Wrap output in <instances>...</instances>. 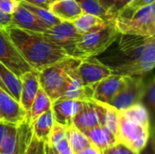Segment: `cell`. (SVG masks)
I'll list each match as a JSON object with an SVG mask.
<instances>
[{"instance_id": "6da1fadb", "label": "cell", "mask_w": 155, "mask_h": 154, "mask_svg": "<svg viewBox=\"0 0 155 154\" xmlns=\"http://www.w3.org/2000/svg\"><path fill=\"white\" fill-rule=\"evenodd\" d=\"M115 53L109 59L113 74L121 76H145L155 65V36L120 34Z\"/></svg>"}, {"instance_id": "7a4b0ae2", "label": "cell", "mask_w": 155, "mask_h": 154, "mask_svg": "<svg viewBox=\"0 0 155 154\" xmlns=\"http://www.w3.org/2000/svg\"><path fill=\"white\" fill-rule=\"evenodd\" d=\"M25 62L35 72L61 61L69 55L41 34L27 32L10 25L4 30Z\"/></svg>"}, {"instance_id": "3957f363", "label": "cell", "mask_w": 155, "mask_h": 154, "mask_svg": "<svg viewBox=\"0 0 155 154\" xmlns=\"http://www.w3.org/2000/svg\"><path fill=\"white\" fill-rule=\"evenodd\" d=\"M81 61L78 58L69 56L38 72L40 88L45 91L52 103L64 95L71 76Z\"/></svg>"}, {"instance_id": "277c9868", "label": "cell", "mask_w": 155, "mask_h": 154, "mask_svg": "<svg viewBox=\"0 0 155 154\" xmlns=\"http://www.w3.org/2000/svg\"><path fill=\"white\" fill-rule=\"evenodd\" d=\"M119 35L114 23L109 22L97 31L83 34L75 46L74 57L80 60L95 58L115 43Z\"/></svg>"}, {"instance_id": "5b68a950", "label": "cell", "mask_w": 155, "mask_h": 154, "mask_svg": "<svg viewBox=\"0 0 155 154\" xmlns=\"http://www.w3.org/2000/svg\"><path fill=\"white\" fill-rule=\"evenodd\" d=\"M120 34L145 38L155 36V6L151 4L136 11L129 17L116 16L114 21Z\"/></svg>"}, {"instance_id": "8992f818", "label": "cell", "mask_w": 155, "mask_h": 154, "mask_svg": "<svg viewBox=\"0 0 155 154\" xmlns=\"http://www.w3.org/2000/svg\"><path fill=\"white\" fill-rule=\"evenodd\" d=\"M117 118V130L115 134L117 143L124 144L139 153L146 146L151 135L153 133V131L129 118L122 111H118Z\"/></svg>"}, {"instance_id": "52a82bcc", "label": "cell", "mask_w": 155, "mask_h": 154, "mask_svg": "<svg viewBox=\"0 0 155 154\" xmlns=\"http://www.w3.org/2000/svg\"><path fill=\"white\" fill-rule=\"evenodd\" d=\"M145 76H124L122 87L110 102V105L121 111L142 103L145 90Z\"/></svg>"}, {"instance_id": "ba28073f", "label": "cell", "mask_w": 155, "mask_h": 154, "mask_svg": "<svg viewBox=\"0 0 155 154\" xmlns=\"http://www.w3.org/2000/svg\"><path fill=\"white\" fill-rule=\"evenodd\" d=\"M41 35L62 48L69 56L74 57L75 46L83 34L76 31L72 23L61 22L50 27L46 32L41 34Z\"/></svg>"}, {"instance_id": "9c48e42d", "label": "cell", "mask_w": 155, "mask_h": 154, "mask_svg": "<svg viewBox=\"0 0 155 154\" xmlns=\"http://www.w3.org/2000/svg\"><path fill=\"white\" fill-rule=\"evenodd\" d=\"M0 63L18 78L27 72L34 71L2 29H0Z\"/></svg>"}, {"instance_id": "30bf717a", "label": "cell", "mask_w": 155, "mask_h": 154, "mask_svg": "<svg viewBox=\"0 0 155 154\" xmlns=\"http://www.w3.org/2000/svg\"><path fill=\"white\" fill-rule=\"evenodd\" d=\"M76 73L85 86L94 88L103 79L113 74L112 69L96 57L82 60Z\"/></svg>"}, {"instance_id": "8fae6325", "label": "cell", "mask_w": 155, "mask_h": 154, "mask_svg": "<svg viewBox=\"0 0 155 154\" xmlns=\"http://www.w3.org/2000/svg\"><path fill=\"white\" fill-rule=\"evenodd\" d=\"M0 114L8 124L20 125L26 119L27 113L10 94L0 88Z\"/></svg>"}, {"instance_id": "7c38bea8", "label": "cell", "mask_w": 155, "mask_h": 154, "mask_svg": "<svg viewBox=\"0 0 155 154\" xmlns=\"http://www.w3.org/2000/svg\"><path fill=\"white\" fill-rule=\"evenodd\" d=\"M84 101L78 100H57L52 103V113L54 122L67 128L73 124V119L81 110Z\"/></svg>"}, {"instance_id": "4fadbf2b", "label": "cell", "mask_w": 155, "mask_h": 154, "mask_svg": "<svg viewBox=\"0 0 155 154\" xmlns=\"http://www.w3.org/2000/svg\"><path fill=\"white\" fill-rule=\"evenodd\" d=\"M11 25L27 32L37 34H43L50 28L20 4L18 8L12 15Z\"/></svg>"}, {"instance_id": "5bb4252c", "label": "cell", "mask_w": 155, "mask_h": 154, "mask_svg": "<svg viewBox=\"0 0 155 154\" xmlns=\"http://www.w3.org/2000/svg\"><path fill=\"white\" fill-rule=\"evenodd\" d=\"M73 124L82 133L100 125L98 106L95 101H84L81 110L73 119Z\"/></svg>"}, {"instance_id": "9a60e30c", "label": "cell", "mask_w": 155, "mask_h": 154, "mask_svg": "<svg viewBox=\"0 0 155 154\" xmlns=\"http://www.w3.org/2000/svg\"><path fill=\"white\" fill-rule=\"evenodd\" d=\"M124 82V76L118 74H111L103 79L96 85L93 93L92 100L100 103H110V102L116 95Z\"/></svg>"}, {"instance_id": "2e32d148", "label": "cell", "mask_w": 155, "mask_h": 154, "mask_svg": "<svg viewBox=\"0 0 155 154\" xmlns=\"http://www.w3.org/2000/svg\"><path fill=\"white\" fill-rule=\"evenodd\" d=\"M20 81L22 88L19 103L23 107V109L28 113L35 100V97L37 93V91L40 88L38 72H27L20 77Z\"/></svg>"}, {"instance_id": "e0dca14e", "label": "cell", "mask_w": 155, "mask_h": 154, "mask_svg": "<svg viewBox=\"0 0 155 154\" xmlns=\"http://www.w3.org/2000/svg\"><path fill=\"white\" fill-rule=\"evenodd\" d=\"M48 10L60 21L69 23L84 14L75 0H56L50 5Z\"/></svg>"}, {"instance_id": "ac0fdd59", "label": "cell", "mask_w": 155, "mask_h": 154, "mask_svg": "<svg viewBox=\"0 0 155 154\" xmlns=\"http://www.w3.org/2000/svg\"><path fill=\"white\" fill-rule=\"evenodd\" d=\"M94 87L85 86L80 77L78 76L76 70L73 73L69 84L64 93V95L58 100H78V101H88L93 97L94 92Z\"/></svg>"}, {"instance_id": "d6986e66", "label": "cell", "mask_w": 155, "mask_h": 154, "mask_svg": "<svg viewBox=\"0 0 155 154\" xmlns=\"http://www.w3.org/2000/svg\"><path fill=\"white\" fill-rule=\"evenodd\" d=\"M92 144L96 146L102 152L117 144L116 136L106 128L99 125L93 129L83 132Z\"/></svg>"}, {"instance_id": "ffe728a7", "label": "cell", "mask_w": 155, "mask_h": 154, "mask_svg": "<svg viewBox=\"0 0 155 154\" xmlns=\"http://www.w3.org/2000/svg\"><path fill=\"white\" fill-rule=\"evenodd\" d=\"M54 119L52 113V110L44 113L41 114L32 124L33 136L35 137L38 141L46 143L48 140V136L54 125Z\"/></svg>"}, {"instance_id": "44dd1931", "label": "cell", "mask_w": 155, "mask_h": 154, "mask_svg": "<svg viewBox=\"0 0 155 154\" xmlns=\"http://www.w3.org/2000/svg\"><path fill=\"white\" fill-rule=\"evenodd\" d=\"M98 106L99 112V119H100V125L109 130L114 135L116 134L117 130V114L118 110L114 107L110 105L109 103H100L95 101Z\"/></svg>"}, {"instance_id": "7402d4cb", "label": "cell", "mask_w": 155, "mask_h": 154, "mask_svg": "<svg viewBox=\"0 0 155 154\" xmlns=\"http://www.w3.org/2000/svg\"><path fill=\"white\" fill-rule=\"evenodd\" d=\"M72 24L79 34H85L103 28L107 24V22H104V20H102L101 18L95 15H89V14H83L77 19H75Z\"/></svg>"}, {"instance_id": "603a6c76", "label": "cell", "mask_w": 155, "mask_h": 154, "mask_svg": "<svg viewBox=\"0 0 155 154\" xmlns=\"http://www.w3.org/2000/svg\"><path fill=\"white\" fill-rule=\"evenodd\" d=\"M52 107V102L48 95L45 93L42 88H39L35 97L33 104L29 113H27L26 120L32 124L41 114L49 111Z\"/></svg>"}, {"instance_id": "cb8c5ba5", "label": "cell", "mask_w": 155, "mask_h": 154, "mask_svg": "<svg viewBox=\"0 0 155 154\" xmlns=\"http://www.w3.org/2000/svg\"><path fill=\"white\" fill-rule=\"evenodd\" d=\"M0 77L5 85L9 94L17 102L20 100V94H21V81L20 78L15 76L10 70H8L6 67H5L0 63Z\"/></svg>"}, {"instance_id": "d4e9b609", "label": "cell", "mask_w": 155, "mask_h": 154, "mask_svg": "<svg viewBox=\"0 0 155 154\" xmlns=\"http://www.w3.org/2000/svg\"><path fill=\"white\" fill-rule=\"evenodd\" d=\"M65 137L71 149L74 152V154L89 147L92 144L91 142L86 138V136L74 124H71L66 128Z\"/></svg>"}, {"instance_id": "484cf974", "label": "cell", "mask_w": 155, "mask_h": 154, "mask_svg": "<svg viewBox=\"0 0 155 154\" xmlns=\"http://www.w3.org/2000/svg\"><path fill=\"white\" fill-rule=\"evenodd\" d=\"M126 116L129 118L136 121L145 128L153 131V123H152V118L148 112V110L145 108V106L143 103H138L135 105H133L127 109L121 110Z\"/></svg>"}, {"instance_id": "4316f807", "label": "cell", "mask_w": 155, "mask_h": 154, "mask_svg": "<svg viewBox=\"0 0 155 154\" xmlns=\"http://www.w3.org/2000/svg\"><path fill=\"white\" fill-rule=\"evenodd\" d=\"M19 4L23 7L26 8L28 11H30L33 15H35L39 20H41L43 23L47 25L49 27L54 26V25H58V24H60L62 22L58 18H56L53 14H51V12L48 9L38 7V6L30 5L28 3H25L24 1H20Z\"/></svg>"}, {"instance_id": "83f0119b", "label": "cell", "mask_w": 155, "mask_h": 154, "mask_svg": "<svg viewBox=\"0 0 155 154\" xmlns=\"http://www.w3.org/2000/svg\"><path fill=\"white\" fill-rule=\"evenodd\" d=\"M81 7L84 14L95 15L104 22H113L110 20L107 12L100 5L98 0H75Z\"/></svg>"}, {"instance_id": "f1b7e54d", "label": "cell", "mask_w": 155, "mask_h": 154, "mask_svg": "<svg viewBox=\"0 0 155 154\" xmlns=\"http://www.w3.org/2000/svg\"><path fill=\"white\" fill-rule=\"evenodd\" d=\"M142 103L148 110L151 118L153 119L155 109V80L153 75L145 81V90Z\"/></svg>"}, {"instance_id": "f546056e", "label": "cell", "mask_w": 155, "mask_h": 154, "mask_svg": "<svg viewBox=\"0 0 155 154\" xmlns=\"http://www.w3.org/2000/svg\"><path fill=\"white\" fill-rule=\"evenodd\" d=\"M17 126L10 124L5 139L0 145V154H13L16 143Z\"/></svg>"}, {"instance_id": "4dcf8cb0", "label": "cell", "mask_w": 155, "mask_h": 154, "mask_svg": "<svg viewBox=\"0 0 155 154\" xmlns=\"http://www.w3.org/2000/svg\"><path fill=\"white\" fill-rule=\"evenodd\" d=\"M154 1L155 0H133L129 5H127L124 9L119 12L117 16L129 17L141 8H143L151 4H154Z\"/></svg>"}, {"instance_id": "1f68e13d", "label": "cell", "mask_w": 155, "mask_h": 154, "mask_svg": "<svg viewBox=\"0 0 155 154\" xmlns=\"http://www.w3.org/2000/svg\"><path fill=\"white\" fill-rule=\"evenodd\" d=\"M65 130L66 128L54 122L52 130L50 132V134L48 136V140L45 143H47L52 147H54L59 142H61L64 138H65Z\"/></svg>"}, {"instance_id": "d6a6232c", "label": "cell", "mask_w": 155, "mask_h": 154, "mask_svg": "<svg viewBox=\"0 0 155 154\" xmlns=\"http://www.w3.org/2000/svg\"><path fill=\"white\" fill-rule=\"evenodd\" d=\"M19 6L16 0H0V11L5 15H12Z\"/></svg>"}, {"instance_id": "836d02e7", "label": "cell", "mask_w": 155, "mask_h": 154, "mask_svg": "<svg viewBox=\"0 0 155 154\" xmlns=\"http://www.w3.org/2000/svg\"><path fill=\"white\" fill-rule=\"evenodd\" d=\"M133 0H117V2L114 5V6L107 12V15L110 18L111 21H114V19L116 18L117 15L119 14V12L124 9L127 5H129Z\"/></svg>"}, {"instance_id": "e575fe53", "label": "cell", "mask_w": 155, "mask_h": 154, "mask_svg": "<svg viewBox=\"0 0 155 154\" xmlns=\"http://www.w3.org/2000/svg\"><path fill=\"white\" fill-rule=\"evenodd\" d=\"M45 143L40 142L33 136L25 154H43L45 150Z\"/></svg>"}, {"instance_id": "d590c367", "label": "cell", "mask_w": 155, "mask_h": 154, "mask_svg": "<svg viewBox=\"0 0 155 154\" xmlns=\"http://www.w3.org/2000/svg\"><path fill=\"white\" fill-rule=\"evenodd\" d=\"M102 154H139L135 152H134L133 150H131L130 148L126 147L124 144L121 143H117L114 146L104 151Z\"/></svg>"}, {"instance_id": "8d00e7d4", "label": "cell", "mask_w": 155, "mask_h": 154, "mask_svg": "<svg viewBox=\"0 0 155 154\" xmlns=\"http://www.w3.org/2000/svg\"><path fill=\"white\" fill-rule=\"evenodd\" d=\"M54 148L58 154H74V152L71 149L66 137L64 138L61 142H59Z\"/></svg>"}, {"instance_id": "74e56055", "label": "cell", "mask_w": 155, "mask_h": 154, "mask_svg": "<svg viewBox=\"0 0 155 154\" xmlns=\"http://www.w3.org/2000/svg\"><path fill=\"white\" fill-rule=\"evenodd\" d=\"M21 1H24L25 3H28L30 5H35L38 7L48 9L50 5L53 4L56 0H21Z\"/></svg>"}, {"instance_id": "f35d334b", "label": "cell", "mask_w": 155, "mask_h": 154, "mask_svg": "<svg viewBox=\"0 0 155 154\" xmlns=\"http://www.w3.org/2000/svg\"><path fill=\"white\" fill-rule=\"evenodd\" d=\"M139 154H155L154 151V139H153V133L151 135L146 146L139 152Z\"/></svg>"}, {"instance_id": "ab89813d", "label": "cell", "mask_w": 155, "mask_h": 154, "mask_svg": "<svg viewBox=\"0 0 155 154\" xmlns=\"http://www.w3.org/2000/svg\"><path fill=\"white\" fill-rule=\"evenodd\" d=\"M11 19H12V15H5L0 11V29L5 30V28L10 26L11 25Z\"/></svg>"}, {"instance_id": "60d3db41", "label": "cell", "mask_w": 155, "mask_h": 154, "mask_svg": "<svg viewBox=\"0 0 155 154\" xmlns=\"http://www.w3.org/2000/svg\"><path fill=\"white\" fill-rule=\"evenodd\" d=\"M74 154H102V152L96 146H94V144H91L89 147H87V148H85V149H84V150H82V151Z\"/></svg>"}, {"instance_id": "b9f144b4", "label": "cell", "mask_w": 155, "mask_h": 154, "mask_svg": "<svg viewBox=\"0 0 155 154\" xmlns=\"http://www.w3.org/2000/svg\"><path fill=\"white\" fill-rule=\"evenodd\" d=\"M100 5L106 11L108 12L113 6L117 2V0H98Z\"/></svg>"}, {"instance_id": "7bdbcfd3", "label": "cell", "mask_w": 155, "mask_h": 154, "mask_svg": "<svg viewBox=\"0 0 155 154\" xmlns=\"http://www.w3.org/2000/svg\"><path fill=\"white\" fill-rule=\"evenodd\" d=\"M10 124H6V123H0V145L3 142V140L5 139L7 130H8V126Z\"/></svg>"}, {"instance_id": "ee69618b", "label": "cell", "mask_w": 155, "mask_h": 154, "mask_svg": "<svg viewBox=\"0 0 155 154\" xmlns=\"http://www.w3.org/2000/svg\"><path fill=\"white\" fill-rule=\"evenodd\" d=\"M45 151L46 154H58L54 147L48 145L47 143H45Z\"/></svg>"}, {"instance_id": "f6af8a7d", "label": "cell", "mask_w": 155, "mask_h": 154, "mask_svg": "<svg viewBox=\"0 0 155 154\" xmlns=\"http://www.w3.org/2000/svg\"><path fill=\"white\" fill-rule=\"evenodd\" d=\"M0 88H1L2 90H4L5 93H7L9 94V93H8V91H7V89H6L5 85L4 84V83H3V81H2V79H1V77H0Z\"/></svg>"}, {"instance_id": "bcb514c9", "label": "cell", "mask_w": 155, "mask_h": 154, "mask_svg": "<svg viewBox=\"0 0 155 154\" xmlns=\"http://www.w3.org/2000/svg\"><path fill=\"white\" fill-rule=\"evenodd\" d=\"M0 123H6L4 121V119H3V117H2L1 114H0ZM6 124H8V123H6Z\"/></svg>"}, {"instance_id": "7dc6e473", "label": "cell", "mask_w": 155, "mask_h": 154, "mask_svg": "<svg viewBox=\"0 0 155 154\" xmlns=\"http://www.w3.org/2000/svg\"><path fill=\"white\" fill-rule=\"evenodd\" d=\"M43 154H46V152H45V151L44 150V152H43Z\"/></svg>"}, {"instance_id": "c3c4849f", "label": "cell", "mask_w": 155, "mask_h": 154, "mask_svg": "<svg viewBox=\"0 0 155 154\" xmlns=\"http://www.w3.org/2000/svg\"><path fill=\"white\" fill-rule=\"evenodd\" d=\"M16 1H18V2H20V1H21V0H16Z\"/></svg>"}]
</instances>
